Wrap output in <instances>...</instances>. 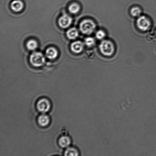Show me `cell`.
Wrapping results in <instances>:
<instances>
[{
    "instance_id": "cell-7",
    "label": "cell",
    "mask_w": 156,
    "mask_h": 156,
    "mask_svg": "<svg viewBox=\"0 0 156 156\" xmlns=\"http://www.w3.org/2000/svg\"><path fill=\"white\" fill-rule=\"evenodd\" d=\"M37 122L38 124L41 126L45 127L49 124L50 119L49 117L47 115L42 114L38 117Z\"/></svg>"
},
{
    "instance_id": "cell-10",
    "label": "cell",
    "mask_w": 156,
    "mask_h": 156,
    "mask_svg": "<svg viewBox=\"0 0 156 156\" xmlns=\"http://www.w3.org/2000/svg\"><path fill=\"white\" fill-rule=\"evenodd\" d=\"M58 143L61 147L68 148L71 144V140L69 137L66 136H62L59 139Z\"/></svg>"
},
{
    "instance_id": "cell-14",
    "label": "cell",
    "mask_w": 156,
    "mask_h": 156,
    "mask_svg": "<svg viewBox=\"0 0 156 156\" xmlns=\"http://www.w3.org/2000/svg\"><path fill=\"white\" fill-rule=\"evenodd\" d=\"M130 13L133 16L137 17L140 16L142 13V10L139 7H134L131 8Z\"/></svg>"
},
{
    "instance_id": "cell-12",
    "label": "cell",
    "mask_w": 156,
    "mask_h": 156,
    "mask_svg": "<svg viewBox=\"0 0 156 156\" xmlns=\"http://www.w3.org/2000/svg\"><path fill=\"white\" fill-rule=\"evenodd\" d=\"M67 36L69 39H76L79 36V32L77 29L74 27L72 28L67 31Z\"/></svg>"
},
{
    "instance_id": "cell-16",
    "label": "cell",
    "mask_w": 156,
    "mask_h": 156,
    "mask_svg": "<svg viewBox=\"0 0 156 156\" xmlns=\"http://www.w3.org/2000/svg\"><path fill=\"white\" fill-rule=\"evenodd\" d=\"M27 48L29 50H34L37 47V42L34 40H30L28 41L27 44Z\"/></svg>"
},
{
    "instance_id": "cell-11",
    "label": "cell",
    "mask_w": 156,
    "mask_h": 156,
    "mask_svg": "<svg viewBox=\"0 0 156 156\" xmlns=\"http://www.w3.org/2000/svg\"><path fill=\"white\" fill-rule=\"evenodd\" d=\"M46 55L48 58L54 59L57 57L58 52L56 49L53 47H50L46 50Z\"/></svg>"
},
{
    "instance_id": "cell-9",
    "label": "cell",
    "mask_w": 156,
    "mask_h": 156,
    "mask_svg": "<svg viewBox=\"0 0 156 156\" xmlns=\"http://www.w3.org/2000/svg\"><path fill=\"white\" fill-rule=\"evenodd\" d=\"M23 3L20 0H15L11 4V8L15 12L21 11L23 8Z\"/></svg>"
},
{
    "instance_id": "cell-15",
    "label": "cell",
    "mask_w": 156,
    "mask_h": 156,
    "mask_svg": "<svg viewBox=\"0 0 156 156\" xmlns=\"http://www.w3.org/2000/svg\"><path fill=\"white\" fill-rule=\"evenodd\" d=\"M69 10L72 13L76 14L79 12L80 10V7L77 3H73L69 6Z\"/></svg>"
},
{
    "instance_id": "cell-2",
    "label": "cell",
    "mask_w": 156,
    "mask_h": 156,
    "mask_svg": "<svg viewBox=\"0 0 156 156\" xmlns=\"http://www.w3.org/2000/svg\"><path fill=\"white\" fill-rule=\"evenodd\" d=\"M96 27L95 23L90 19L84 20L80 24L81 32L86 35H90L93 33L95 30Z\"/></svg>"
},
{
    "instance_id": "cell-5",
    "label": "cell",
    "mask_w": 156,
    "mask_h": 156,
    "mask_svg": "<svg viewBox=\"0 0 156 156\" xmlns=\"http://www.w3.org/2000/svg\"><path fill=\"white\" fill-rule=\"evenodd\" d=\"M38 111L42 114L48 112L51 108V103L48 99L43 98L38 101L36 105Z\"/></svg>"
},
{
    "instance_id": "cell-13",
    "label": "cell",
    "mask_w": 156,
    "mask_h": 156,
    "mask_svg": "<svg viewBox=\"0 0 156 156\" xmlns=\"http://www.w3.org/2000/svg\"><path fill=\"white\" fill-rule=\"evenodd\" d=\"M65 155L77 156L79 155V152L74 147H68L65 151Z\"/></svg>"
},
{
    "instance_id": "cell-3",
    "label": "cell",
    "mask_w": 156,
    "mask_h": 156,
    "mask_svg": "<svg viewBox=\"0 0 156 156\" xmlns=\"http://www.w3.org/2000/svg\"><path fill=\"white\" fill-rule=\"evenodd\" d=\"M30 61L33 66L39 67L44 65L45 62V58L42 53L35 52L30 56Z\"/></svg>"
},
{
    "instance_id": "cell-1",
    "label": "cell",
    "mask_w": 156,
    "mask_h": 156,
    "mask_svg": "<svg viewBox=\"0 0 156 156\" xmlns=\"http://www.w3.org/2000/svg\"><path fill=\"white\" fill-rule=\"evenodd\" d=\"M101 53L104 56H110L114 54L115 48L114 44L109 40H103L99 45Z\"/></svg>"
},
{
    "instance_id": "cell-18",
    "label": "cell",
    "mask_w": 156,
    "mask_h": 156,
    "mask_svg": "<svg viewBox=\"0 0 156 156\" xmlns=\"http://www.w3.org/2000/svg\"><path fill=\"white\" fill-rule=\"evenodd\" d=\"M95 36L96 38L98 39L99 40H102L106 36V34L103 30H99L96 32Z\"/></svg>"
},
{
    "instance_id": "cell-8",
    "label": "cell",
    "mask_w": 156,
    "mask_h": 156,
    "mask_svg": "<svg viewBox=\"0 0 156 156\" xmlns=\"http://www.w3.org/2000/svg\"><path fill=\"white\" fill-rule=\"evenodd\" d=\"M84 44L81 41H76L73 43L71 45V49L74 52L77 53H80L83 50Z\"/></svg>"
},
{
    "instance_id": "cell-4",
    "label": "cell",
    "mask_w": 156,
    "mask_h": 156,
    "mask_svg": "<svg viewBox=\"0 0 156 156\" xmlns=\"http://www.w3.org/2000/svg\"><path fill=\"white\" fill-rule=\"evenodd\" d=\"M137 26L140 30L146 31L149 30L151 26V23L149 18L145 16H140L137 20Z\"/></svg>"
},
{
    "instance_id": "cell-17",
    "label": "cell",
    "mask_w": 156,
    "mask_h": 156,
    "mask_svg": "<svg viewBox=\"0 0 156 156\" xmlns=\"http://www.w3.org/2000/svg\"><path fill=\"white\" fill-rule=\"evenodd\" d=\"M85 45L88 47H93L95 44V41L94 38L91 37H88L86 38L85 40Z\"/></svg>"
},
{
    "instance_id": "cell-6",
    "label": "cell",
    "mask_w": 156,
    "mask_h": 156,
    "mask_svg": "<svg viewBox=\"0 0 156 156\" xmlns=\"http://www.w3.org/2000/svg\"><path fill=\"white\" fill-rule=\"evenodd\" d=\"M72 22V18L67 15H64L61 17L58 20L59 26L63 28H66L69 27Z\"/></svg>"
}]
</instances>
